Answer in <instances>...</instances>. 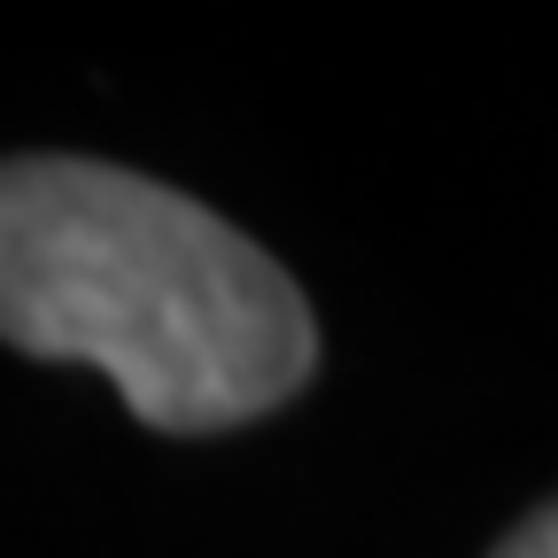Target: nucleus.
<instances>
[{
  "label": "nucleus",
  "instance_id": "f257e3e1",
  "mask_svg": "<svg viewBox=\"0 0 558 558\" xmlns=\"http://www.w3.org/2000/svg\"><path fill=\"white\" fill-rule=\"evenodd\" d=\"M0 333L101 365L163 435L248 427L318 365L303 288L241 226L94 156H16L0 179Z\"/></svg>",
  "mask_w": 558,
  "mask_h": 558
},
{
  "label": "nucleus",
  "instance_id": "f03ea898",
  "mask_svg": "<svg viewBox=\"0 0 558 558\" xmlns=\"http://www.w3.org/2000/svg\"><path fill=\"white\" fill-rule=\"evenodd\" d=\"M497 558H558V497H550L543 512H527V520L497 543Z\"/></svg>",
  "mask_w": 558,
  "mask_h": 558
}]
</instances>
